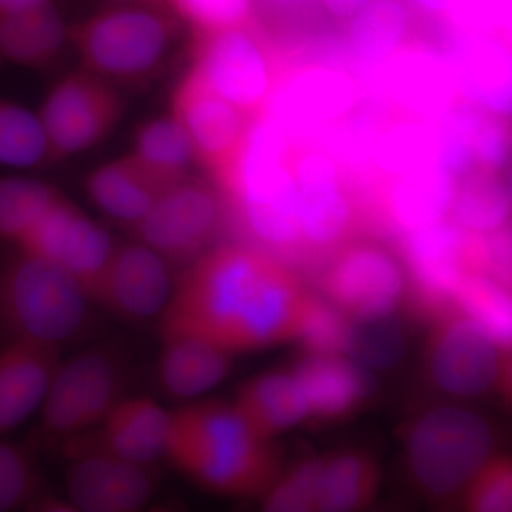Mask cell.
<instances>
[{
  "mask_svg": "<svg viewBox=\"0 0 512 512\" xmlns=\"http://www.w3.org/2000/svg\"><path fill=\"white\" fill-rule=\"evenodd\" d=\"M348 49L366 66L386 62L412 42V18L402 0H370L349 19Z\"/></svg>",
  "mask_w": 512,
  "mask_h": 512,
  "instance_id": "4dcf8cb0",
  "label": "cell"
},
{
  "mask_svg": "<svg viewBox=\"0 0 512 512\" xmlns=\"http://www.w3.org/2000/svg\"><path fill=\"white\" fill-rule=\"evenodd\" d=\"M497 441L494 424L473 407L427 406L404 426L407 477L430 503H458L478 471L497 456Z\"/></svg>",
  "mask_w": 512,
  "mask_h": 512,
  "instance_id": "5b68a950",
  "label": "cell"
},
{
  "mask_svg": "<svg viewBox=\"0 0 512 512\" xmlns=\"http://www.w3.org/2000/svg\"><path fill=\"white\" fill-rule=\"evenodd\" d=\"M59 190L29 177H0V239L18 244Z\"/></svg>",
  "mask_w": 512,
  "mask_h": 512,
  "instance_id": "d590c367",
  "label": "cell"
},
{
  "mask_svg": "<svg viewBox=\"0 0 512 512\" xmlns=\"http://www.w3.org/2000/svg\"><path fill=\"white\" fill-rule=\"evenodd\" d=\"M311 279L320 298L352 320L394 315L409 301L403 259L382 239H353L333 252Z\"/></svg>",
  "mask_w": 512,
  "mask_h": 512,
  "instance_id": "8fae6325",
  "label": "cell"
},
{
  "mask_svg": "<svg viewBox=\"0 0 512 512\" xmlns=\"http://www.w3.org/2000/svg\"><path fill=\"white\" fill-rule=\"evenodd\" d=\"M62 350L32 342L0 346V439L39 412Z\"/></svg>",
  "mask_w": 512,
  "mask_h": 512,
  "instance_id": "44dd1931",
  "label": "cell"
},
{
  "mask_svg": "<svg viewBox=\"0 0 512 512\" xmlns=\"http://www.w3.org/2000/svg\"><path fill=\"white\" fill-rule=\"evenodd\" d=\"M53 163L39 114L0 97V165L36 170Z\"/></svg>",
  "mask_w": 512,
  "mask_h": 512,
  "instance_id": "d6a6232c",
  "label": "cell"
},
{
  "mask_svg": "<svg viewBox=\"0 0 512 512\" xmlns=\"http://www.w3.org/2000/svg\"><path fill=\"white\" fill-rule=\"evenodd\" d=\"M231 353L188 336L161 338L158 380L168 396L191 400L210 392L232 370Z\"/></svg>",
  "mask_w": 512,
  "mask_h": 512,
  "instance_id": "83f0119b",
  "label": "cell"
},
{
  "mask_svg": "<svg viewBox=\"0 0 512 512\" xmlns=\"http://www.w3.org/2000/svg\"><path fill=\"white\" fill-rule=\"evenodd\" d=\"M175 278L173 266L147 245L137 239L117 242L96 305L133 325L158 323L173 296Z\"/></svg>",
  "mask_w": 512,
  "mask_h": 512,
  "instance_id": "d6986e66",
  "label": "cell"
},
{
  "mask_svg": "<svg viewBox=\"0 0 512 512\" xmlns=\"http://www.w3.org/2000/svg\"><path fill=\"white\" fill-rule=\"evenodd\" d=\"M123 107L116 84L83 67L60 79L37 113L53 163L86 153L106 140L123 116Z\"/></svg>",
  "mask_w": 512,
  "mask_h": 512,
  "instance_id": "4fadbf2b",
  "label": "cell"
},
{
  "mask_svg": "<svg viewBox=\"0 0 512 512\" xmlns=\"http://www.w3.org/2000/svg\"><path fill=\"white\" fill-rule=\"evenodd\" d=\"M93 299L49 259L15 247L0 262V346L32 342L63 350L93 323Z\"/></svg>",
  "mask_w": 512,
  "mask_h": 512,
  "instance_id": "277c9868",
  "label": "cell"
},
{
  "mask_svg": "<svg viewBox=\"0 0 512 512\" xmlns=\"http://www.w3.org/2000/svg\"><path fill=\"white\" fill-rule=\"evenodd\" d=\"M173 413L148 397H124L87 437L97 447L124 460L153 464L167 454Z\"/></svg>",
  "mask_w": 512,
  "mask_h": 512,
  "instance_id": "603a6c76",
  "label": "cell"
},
{
  "mask_svg": "<svg viewBox=\"0 0 512 512\" xmlns=\"http://www.w3.org/2000/svg\"><path fill=\"white\" fill-rule=\"evenodd\" d=\"M60 448L70 461L67 501L74 511H138L156 494L158 473L153 464L114 456L84 434L63 441Z\"/></svg>",
  "mask_w": 512,
  "mask_h": 512,
  "instance_id": "5bb4252c",
  "label": "cell"
},
{
  "mask_svg": "<svg viewBox=\"0 0 512 512\" xmlns=\"http://www.w3.org/2000/svg\"><path fill=\"white\" fill-rule=\"evenodd\" d=\"M165 188L131 153L100 165L86 180L94 207L130 231L146 217Z\"/></svg>",
  "mask_w": 512,
  "mask_h": 512,
  "instance_id": "d4e9b609",
  "label": "cell"
},
{
  "mask_svg": "<svg viewBox=\"0 0 512 512\" xmlns=\"http://www.w3.org/2000/svg\"><path fill=\"white\" fill-rule=\"evenodd\" d=\"M164 5L192 35L238 28L258 20L254 0H164Z\"/></svg>",
  "mask_w": 512,
  "mask_h": 512,
  "instance_id": "74e56055",
  "label": "cell"
},
{
  "mask_svg": "<svg viewBox=\"0 0 512 512\" xmlns=\"http://www.w3.org/2000/svg\"><path fill=\"white\" fill-rule=\"evenodd\" d=\"M511 194L505 171L473 168L458 178L447 221L473 234L510 227Z\"/></svg>",
  "mask_w": 512,
  "mask_h": 512,
  "instance_id": "f546056e",
  "label": "cell"
},
{
  "mask_svg": "<svg viewBox=\"0 0 512 512\" xmlns=\"http://www.w3.org/2000/svg\"><path fill=\"white\" fill-rule=\"evenodd\" d=\"M70 43V26L55 8L42 3L0 16V57L26 69H46Z\"/></svg>",
  "mask_w": 512,
  "mask_h": 512,
  "instance_id": "f1b7e54d",
  "label": "cell"
},
{
  "mask_svg": "<svg viewBox=\"0 0 512 512\" xmlns=\"http://www.w3.org/2000/svg\"><path fill=\"white\" fill-rule=\"evenodd\" d=\"M441 131L436 120L407 116L396 109L377 128L369 148L376 191L386 181L440 164Z\"/></svg>",
  "mask_w": 512,
  "mask_h": 512,
  "instance_id": "cb8c5ba5",
  "label": "cell"
},
{
  "mask_svg": "<svg viewBox=\"0 0 512 512\" xmlns=\"http://www.w3.org/2000/svg\"><path fill=\"white\" fill-rule=\"evenodd\" d=\"M454 305L495 339L511 346V288L490 276L468 274L454 293Z\"/></svg>",
  "mask_w": 512,
  "mask_h": 512,
  "instance_id": "e575fe53",
  "label": "cell"
},
{
  "mask_svg": "<svg viewBox=\"0 0 512 512\" xmlns=\"http://www.w3.org/2000/svg\"><path fill=\"white\" fill-rule=\"evenodd\" d=\"M291 372L305 394L308 420L318 423L348 420L370 403L377 390L372 370L342 355L305 353Z\"/></svg>",
  "mask_w": 512,
  "mask_h": 512,
  "instance_id": "ffe728a7",
  "label": "cell"
},
{
  "mask_svg": "<svg viewBox=\"0 0 512 512\" xmlns=\"http://www.w3.org/2000/svg\"><path fill=\"white\" fill-rule=\"evenodd\" d=\"M131 154L165 187L190 175L195 163L183 128L170 113L138 128Z\"/></svg>",
  "mask_w": 512,
  "mask_h": 512,
  "instance_id": "1f68e13d",
  "label": "cell"
},
{
  "mask_svg": "<svg viewBox=\"0 0 512 512\" xmlns=\"http://www.w3.org/2000/svg\"><path fill=\"white\" fill-rule=\"evenodd\" d=\"M110 5H140V3H164V0H106Z\"/></svg>",
  "mask_w": 512,
  "mask_h": 512,
  "instance_id": "f6af8a7d",
  "label": "cell"
},
{
  "mask_svg": "<svg viewBox=\"0 0 512 512\" xmlns=\"http://www.w3.org/2000/svg\"><path fill=\"white\" fill-rule=\"evenodd\" d=\"M224 231L227 212L221 191L192 174L165 188L131 229L134 239L163 256L177 272L218 245Z\"/></svg>",
  "mask_w": 512,
  "mask_h": 512,
  "instance_id": "7c38bea8",
  "label": "cell"
},
{
  "mask_svg": "<svg viewBox=\"0 0 512 512\" xmlns=\"http://www.w3.org/2000/svg\"><path fill=\"white\" fill-rule=\"evenodd\" d=\"M369 84L373 96L419 119L439 120L460 97L450 62L419 39L373 66Z\"/></svg>",
  "mask_w": 512,
  "mask_h": 512,
  "instance_id": "ac0fdd59",
  "label": "cell"
},
{
  "mask_svg": "<svg viewBox=\"0 0 512 512\" xmlns=\"http://www.w3.org/2000/svg\"><path fill=\"white\" fill-rule=\"evenodd\" d=\"M407 332L400 313L383 318L350 319L345 356L369 370H389L403 359Z\"/></svg>",
  "mask_w": 512,
  "mask_h": 512,
  "instance_id": "836d02e7",
  "label": "cell"
},
{
  "mask_svg": "<svg viewBox=\"0 0 512 512\" xmlns=\"http://www.w3.org/2000/svg\"><path fill=\"white\" fill-rule=\"evenodd\" d=\"M318 299L284 262L227 242L177 272L158 332L204 340L231 355L256 352L298 340Z\"/></svg>",
  "mask_w": 512,
  "mask_h": 512,
  "instance_id": "6da1fadb",
  "label": "cell"
},
{
  "mask_svg": "<svg viewBox=\"0 0 512 512\" xmlns=\"http://www.w3.org/2000/svg\"><path fill=\"white\" fill-rule=\"evenodd\" d=\"M429 325L424 372L437 392L456 402L510 394L511 346L458 309Z\"/></svg>",
  "mask_w": 512,
  "mask_h": 512,
  "instance_id": "30bf717a",
  "label": "cell"
},
{
  "mask_svg": "<svg viewBox=\"0 0 512 512\" xmlns=\"http://www.w3.org/2000/svg\"><path fill=\"white\" fill-rule=\"evenodd\" d=\"M359 80L346 69L319 62H293L285 70L266 116L289 136L309 140L348 119L365 99Z\"/></svg>",
  "mask_w": 512,
  "mask_h": 512,
  "instance_id": "9a60e30c",
  "label": "cell"
},
{
  "mask_svg": "<svg viewBox=\"0 0 512 512\" xmlns=\"http://www.w3.org/2000/svg\"><path fill=\"white\" fill-rule=\"evenodd\" d=\"M471 512H510L512 510V463L497 454L474 476L458 501Z\"/></svg>",
  "mask_w": 512,
  "mask_h": 512,
  "instance_id": "f35d334b",
  "label": "cell"
},
{
  "mask_svg": "<svg viewBox=\"0 0 512 512\" xmlns=\"http://www.w3.org/2000/svg\"><path fill=\"white\" fill-rule=\"evenodd\" d=\"M131 356L120 342H103L60 360L40 407L43 439L62 444L96 429L124 399Z\"/></svg>",
  "mask_w": 512,
  "mask_h": 512,
  "instance_id": "9c48e42d",
  "label": "cell"
},
{
  "mask_svg": "<svg viewBox=\"0 0 512 512\" xmlns=\"http://www.w3.org/2000/svg\"><path fill=\"white\" fill-rule=\"evenodd\" d=\"M291 137L269 116L252 124L237 163L217 185L227 231L235 241L265 252L302 276L298 195L289 170Z\"/></svg>",
  "mask_w": 512,
  "mask_h": 512,
  "instance_id": "7a4b0ae2",
  "label": "cell"
},
{
  "mask_svg": "<svg viewBox=\"0 0 512 512\" xmlns=\"http://www.w3.org/2000/svg\"><path fill=\"white\" fill-rule=\"evenodd\" d=\"M444 57L463 99L507 116L511 100L510 52L501 36L460 35Z\"/></svg>",
  "mask_w": 512,
  "mask_h": 512,
  "instance_id": "7402d4cb",
  "label": "cell"
},
{
  "mask_svg": "<svg viewBox=\"0 0 512 512\" xmlns=\"http://www.w3.org/2000/svg\"><path fill=\"white\" fill-rule=\"evenodd\" d=\"M165 457L205 490L227 497H262L281 473L279 451L249 429L232 403L174 412Z\"/></svg>",
  "mask_w": 512,
  "mask_h": 512,
  "instance_id": "3957f363",
  "label": "cell"
},
{
  "mask_svg": "<svg viewBox=\"0 0 512 512\" xmlns=\"http://www.w3.org/2000/svg\"><path fill=\"white\" fill-rule=\"evenodd\" d=\"M170 114L183 128L195 164L222 180L237 163L255 120L238 110L188 70L175 86Z\"/></svg>",
  "mask_w": 512,
  "mask_h": 512,
  "instance_id": "e0dca14e",
  "label": "cell"
},
{
  "mask_svg": "<svg viewBox=\"0 0 512 512\" xmlns=\"http://www.w3.org/2000/svg\"><path fill=\"white\" fill-rule=\"evenodd\" d=\"M116 245L106 228L60 192L15 247L55 262L96 303Z\"/></svg>",
  "mask_w": 512,
  "mask_h": 512,
  "instance_id": "2e32d148",
  "label": "cell"
},
{
  "mask_svg": "<svg viewBox=\"0 0 512 512\" xmlns=\"http://www.w3.org/2000/svg\"><path fill=\"white\" fill-rule=\"evenodd\" d=\"M413 2L414 5L423 10V12L444 18V15H446L448 9L451 8V5H453L456 0H413Z\"/></svg>",
  "mask_w": 512,
  "mask_h": 512,
  "instance_id": "7bdbcfd3",
  "label": "cell"
},
{
  "mask_svg": "<svg viewBox=\"0 0 512 512\" xmlns=\"http://www.w3.org/2000/svg\"><path fill=\"white\" fill-rule=\"evenodd\" d=\"M47 495L32 451L0 440V512L35 510Z\"/></svg>",
  "mask_w": 512,
  "mask_h": 512,
  "instance_id": "8d00e7d4",
  "label": "cell"
},
{
  "mask_svg": "<svg viewBox=\"0 0 512 512\" xmlns=\"http://www.w3.org/2000/svg\"><path fill=\"white\" fill-rule=\"evenodd\" d=\"M379 461L363 448H343L318 457L313 511L346 512L369 507L379 493Z\"/></svg>",
  "mask_w": 512,
  "mask_h": 512,
  "instance_id": "4316f807",
  "label": "cell"
},
{
  "mask_svg": "<svg viewBox=\"0 0 512 512\" xmlns=\"http://www.w3.org/2000/svg\"><path fill=\"white\" fill-rule=\"evenodd\" d=\"M444 19L460 35L504 37L507 0H456Z\"/></svg>",
  "mask_w": 512,
  "mask_h": 512,
  "instance_id": "60d3db41",
  "label": "cell"
},
{
  "mask_svg": "<svg viewBox=\"0 0 512 512\" xmlns=\"http://www.w3.org/2000/svg\"><path fill=\"white\" fill-rule=\"evenodd\" d=\"M190 69L249 119L265 116L289 59L281 43L256 20L192 35Z\"/></svg>",
  "mask_w": 512,
  "mask_h": 512,
  "instance_id": "ba28073f",
  "label": "cell"
},
{
  "mask_svg": "<svg viewBox=\"0 0 512 512\" xmlns=\"http://www.w3.org/2000/svg\"><path fill=\"white\" fill-rule=\"evenodd\" d=\"M330 15L335 16L339 20H349L365 8L370 0H319Z\"/></svg>",
  "mask_w": 512,
  "mask_h": 512,
  "instance_id": "b9f144b4",
  "label": "cell"
},
{
  "mask_svg": "<svg viewBox=\"0 0 512 512\" xmlns=\"http://www.w3.org/2000/svg\"><path fill=\"white\" fill-rule=\"evenodd\" d=\"M349 328L350 319L319 296L298 342L305 353L345 356Z\"/></svg>",
  "mask_w": 512,
  "mask_h": 512,
  "instance_id": "ab89813d",
  "label": "cell"
},
{
  "mask_svg": "<svg viewBox=\"0 0 512 512\" xmlns=\"http://www.w3.org/2000/svg\"><path fill=\"white\" fill-rule=\"evenodd\" d=\"M286 160L298 195L302 274L311 278L333 252L369 237V215L355 181L318 144L291 136Z\"/></svg>",
  "mask_w": 512,
  "mask_h": 512,
  "instance_id": "52a82bcc",
  "label": "cell"
},
{
  "mask_svg": "<svg viewBox=\"0 0 512 512\" xmlns=\"http://www.w3.org/2000/svg\"><path fill=\"white\" fill-rule=\"evenodd\" d=\"M183 23L164 3L110 5L70 26V45L89 70L110 83L153 79L173 56Z\"/></svg>",
  "mask_w": 512,
  "mask_h": 512,
  "instance_id": "8992f818",
  "label": "cell"
},
{
  "mask_svg": "<svg viewBox=\"0 0 512 512\" xmlns=\"http://www.w3.org/2000/svg\"><path fill=\"white\" fill-rule=\"evenodd\" d=\"M232 404L249 429L264 440L272 441L308 421V403L291 370L252 377L239 387Z\"/></svg>",
  "mask_w": 512,
  "mask_h": 512,
  "instance_id": "484cf974",
  "label": "cell"
},
{
  "mask_svg": "<svg viewBox=\"0 0 512 512\" xmlns=\"http://www.w3.org/2000/svg\"><path fill=\"white\" fill-rule=\"evenodd\" d=\"M49 2H55V0H0V16Z\"/></svg>",
  "mask_w": 512,
  "mask_h": 512,
  "instance_id": "ee69618b",
  "label": "cell"
}]
</instances>
